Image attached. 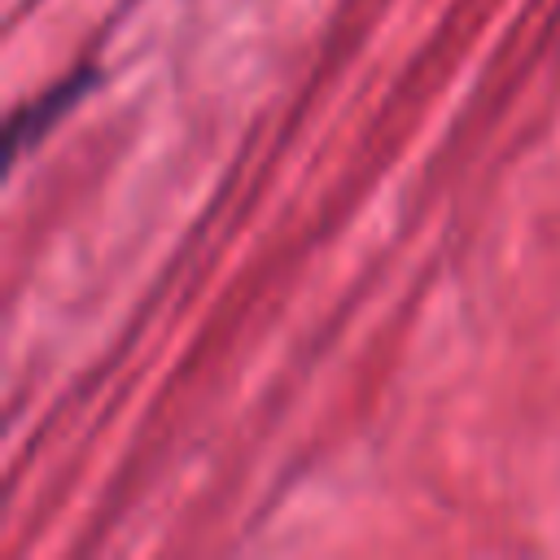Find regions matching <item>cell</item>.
Here are the masks:
<instances>
[{
	"instance_id": "obj_1",
	"label": "cell",
	"mask_w": 560,
	"mask_h": 560,
	"mask_svg": "<svg viewBox=\"0 0 560 560\" xmlns=\"http://www.w3.org/2000/svg\"><path fill=\"white\" fill-rule=\"evenodd\" d=\"M92 79H96L92 70H79L74 79H66V83H57L48 96H39L31 109H22V114H18V122H13V149L31 144V140H35V136L57 118V114H66V105H74V101L92 88Z\"/></svg>"
}]
</instances>
